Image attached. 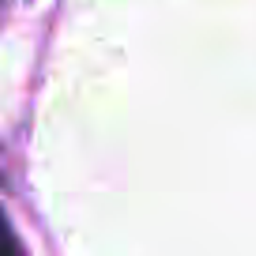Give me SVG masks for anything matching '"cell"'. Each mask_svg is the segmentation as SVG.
<instances>
[{
  "label": "cell",
  "mask_w": 256,
  "mask_h": 256,
  "mask_svg": "<svg viewBox=\"0 0 256 256\" xmlns=\"http://www.w3.org/2000/svg\"><path fill=\"white\" fill-rule=\"evenodd\" d=\"M0 256H23V245H19V238H16L4 211H0Z\"/></svg>",
  "instance_id": "cell-1"
}]
</instances>
